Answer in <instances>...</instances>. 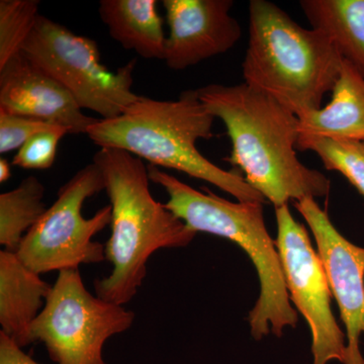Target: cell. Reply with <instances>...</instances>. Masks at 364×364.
Here are the masks:
<instances>
[{"label":"cell","instance_id":"obj_1","mask_svg":"<svg viewBox=\"0 0 364 364\" xmlns=\"http://www.w3.org/2000/svg\"><path fill=\"white\" fill-rule=\"evenodd\" d=\"M196 91L208 111L226 127L232 144L226 161L238 167L249 186L274 208L329 193L328 177L296 155V114L246 83L208 85Z\"/></svg>","mask_w":364,"mask_h":364},{"label":"cell","instance_id":"obj_2","mask_svg":"<svg viewBox=\"0 0 364 364\" xmlns=\"http://www.w3.org/2000/svg\"><path fill=\"white\" fill-rule=\"evenodd\" d=\"M112 207V235L105 245L111 274L95 282L98 298L124 306L135 298L147 275V263L160 249L188 247L196 233L157 202L150 191L148 166L116 148H100L93 156Z\"/></svg>","mask_w":364,"mask_h":364},{"label":"cell","instance_id":"obj_3","mask_svg":"<svg viewBox=\"0 0 364 364\" xmlns=\"http://www.w3.org/2000/svg\"><path fill=\"white\" fill-rule=\"evenodd\" d=\"M215 119L196 90H186L176 100L140 97L121 116L98 119L86 135L100 148L124 150L150 165L183 172L238 202L265 203L244 176L217 166L196 147L214 136Z\"/></svg>","mask_w":364,"mask_h":364},{"label":"cell","instance_id":"obj_4","mask_svg":"<svg viewBox=\"0 0 364 364\" xmlns=\"http://www.w3.org/2000/svg\"><path fill=\"white\" fill-rule=\"evenodd\" d=\"M343 57L322 31L304 28L267 0L249 2L244 83L296 114L317 111L339 77Z\"/></svg>","mask_w":364,"mask_h":364},{"label":"cell","instance_id":"obj_5","mask_svg":"<svg viewBox=\"0 0 364 364\" xmlns=\"http://www.w3.org/2000/svg\"><path fill=\"white\" fill-rule=\"evenodd\" d=\"M150 181L168 195L166 207L191 230L215 235L240 246L255 267L260 282L259 298L248 316L255 340L269 334L277 338L284 329L298 325L291 306L277 244L264 221L263 203L230 202L212 191L202 193L154 165L148 166Z\"/></svg>","mask_w":364,"mask_h":364},{"label":"cell","instance_id":"obj_6","mask_svg":"<svg viewBox=\"0 0 364 364\" xmlns=\"http://www.w3.org/2000/svg\"><path fill=\"white\" fill-rule=\"evenodd\" d=\"M21 51L59 81L81 109L97 112L100 119L121 116L140 97L132 90L136 59L112 72L102 64L95 40L75 35L44 16Z\"/></svg>","mask_w":364,"mask_h":364},{"label":"cell","instance_id":"obj_7","mask_svg":"<svg viewBox=\"0 0 364 364\" xmlns=\"http://www.w3.org/2000/svg\"><path fill=\"white\" fill-rule=\"evenodd\" d=\"M135 313L86 289L79 269L62 270L31 328L33 342L45 345L57 364H107V340L128 331Z\"/></svg>","mask_w":364,"mask_h":364},{"label":"cell","instance_id":"obj_8","mask_svg":"<svg viewBox=\"0 0 364 364\" xmlns=\"http://www.w3.org/2000/svg\"><path fill=\"white\" fill-rule=\"evenodd\" d=\"M105 181L95 164L86 165L60 188L57 200L26 235L18 254L20 259L42 274L79 269L107 259L105 246L93 237L111 225V205L85 219L82 207L91 196L105 191Z\"/></svg>","mask_w":364,"mask_h":364},{"label":"cell","instance_id":"obj_9","mask_svg":"<svg viewBox=\"0 0 364 364\" xmlns=\"http://www.w3.org/2000/svg\"><path fill=\"white\" fill-rule=\"evenodd\" d=\"M277 238L289 298L308 322L312 335L313 364L333 360L346 364V334L333 314V294L324 264L310 236L296 222L289 205L275 208Z\"/></svg>","mask_w":364,"mask_h":364},{"label":"cell","instance_id":"obj_10","mask_svg":"<svg viewBox=\"0 0 364 364\" xmlns=\"http://www.w3.org/2000/svg\"><path fill=\"white\" fill-rule=\"evenodd\" d=\"M315 239L333 296L346 329V364H364L359 339L364 334V248L340 233L315 198L294 203Z\"/></svg>","mask_w":364,"mask_h":364},{"label":"cell","instance_id":"obj_11","mask_svg":"<svg viewBox=\"0 0 364 364\" xmlns=\"http://www.w3.org/2000/svg\"><path fill=\"white\" fill-rule=\"evenodd\" d=\"M169 35L164 60L172 70H186L225 54L242 38L239 21L230 14L233 0H163Z\"/></svg>","mask_w":364,"mask_h":364},{"label":"cell","instance_id":"obj_12","mask_svg":"<svg viewBox=\"0 0 364 364\" xmlns=\"http://www.w3.org/2000/svg\"><path fill=\"white\" fill-rule=\"evenodd\" d=\"M0 112L87 134L98 119L86 116L71 93L23 51L0 68Z\"/></svg>","mask_w":364,"mask_h":364},{"label":"cell","instance_id":"obj_13","mask_svg":"<svg viewBox=\"0 0 364 364\" xmlns=\"http://www.w3.org/2000/svg\"><path fill=\"white\" fill-rule=\"evenodd\" d=\"M52 287L11 251H0V325L21 348L33 343L31 328Z\"/></svg>","mask_w":364,"mask_h":364},{"label":"cell","instance_id":"obj_14","mask_svg":"<svg viewBox=\"0 0 364 364\" xmlns=\"http://www.w3.org/2000/svg\"><path fill=\"white\" fill-rule=\"evenodd\" d=\"M299 136L364 142V77L343 59L329 104L299 117Z\"/></svg>","mask_w":364,"mask_h":364},{"label":"cell","instance_id":"obj_15","mask_svg":"<svg viewBox=\"0 0 364 364\" xmlns=\"http://www.w3.org/2000/svg\"><path fill=\"white\" fill-rule=\"evenodd\" d=\"M98 14L124 49L145 59L164 60L167 37L156 0H102Z\"/></svg>","mask_w":364,"mask_h":364},{"label":"cell","instance_id":"obj_16","mask_svg":"<svg viewBox=\"0 0 364 364\" xmlns=\"http://www.w3.org/2000/svg\"><path fill=\"white\" fill-rule=\"evenodd\" d=\"M299 6L364 77V0H301Z\"/></svg>","mask_w":364,"mask_h":364},{"label":"cell","instance_id":"obj_17","mask_svg":"<svg viewBox=\"0 0 364 364\" xmlns=\"http://www.w3.org/2000/svg\"><path fill=\"white\" fill-rule=\"evenodd\" d=\"M44 184L28 176L18 188L0 195V244L4 250L18 252L28 232L44 215Z\"/></svg>","mask_w":364,"mask_h":364},{"label":"cell","instance_id":"obj_18","mask_svg":"<svg viewBox=\"0 0 364 364\" xmlns=\"http://www.w3.org/2000/svg\"><path fill=\"white\" fill-rule=\"evenodd\" d=\"M296 150L312 151L326 169L341 173L364 198L363 142L299 136Z\"/></svg>","mask_w":364,"mask_h":364},{"label":"cell","instance_id":"obj_19","mask_svg":"<svg viewBox=\"0 0 364 364\" xmlns=\"http://www.w3.org/2000/svg\"><path fill=\"white\" fill-rule=\"evenodd\" d=\"M39 0L0 1V68L23 50L39 20Z\"/></svg>","mask_w":364,"mask_h":364},{"label":"cell","instance_id":"obj_20","mask_svg":"<svg viewBox=\"0 0 364 364\" xmlns=\"http://www.w3.org/2000/svg\"><path fill=\"white\" fill-rule=\"evenodd\" d=\"M68 134L66 129H58L33 136L14 155L13 165L23 169L50 168L56 159L60 141Z\"/></svg>","mask_w":364,"mask_h":364},{"label":"cell","instance_id":"obj_21","mask_svg":"<svg viewBox=\"0 0 364 364\" xmlns=\"http://www.w3.org/2000/svg\"><path fill=\"white\" fill-rule=\"evenodd\" d=\"M64 129L33 117L0 112V153L20 149L33 136L43 132Z\"/></svg>","mask_w":364,"mask_h":364},{"label":"cell","instance_id":"obj_22","mask_svg":"<svg viewBox=\"0 0 364 364\" xmlns=\"http://www.w3.org/2000/svg\"><path fill=\"white\" fill-rule=\"evenodd\" d=\"M0 364L40 363L28 355L16 341L0 332Z\"/></svg>","mask_w":364,"mask_h":364},{"label":"cell","instance_id":"obj_23","mask_svg":"<svg viewBox=\"0 0 364 364\" xmlns=\"http://www.w3.org/2000/svg\"><path fill=\"white\" fill-rule=\"evenodd\" d=\"M11 165L4 158L0 159V182L4 183L11 178Z\"/></svg>","mask_w":364,"mask_h":364},{"label":"cell","instance_id":"obj_24","mask_svg":"<svg viewBox=\"0 0 364 364\" xmlns=\"http://www.w3.org/2000/svg\"><path fill=\"white\" fill-rule=\"evenodd\" d=\"M363 146H364V142H363Z\"/></svg>","mask_w":364,"mask_h":364}]
</instances>
